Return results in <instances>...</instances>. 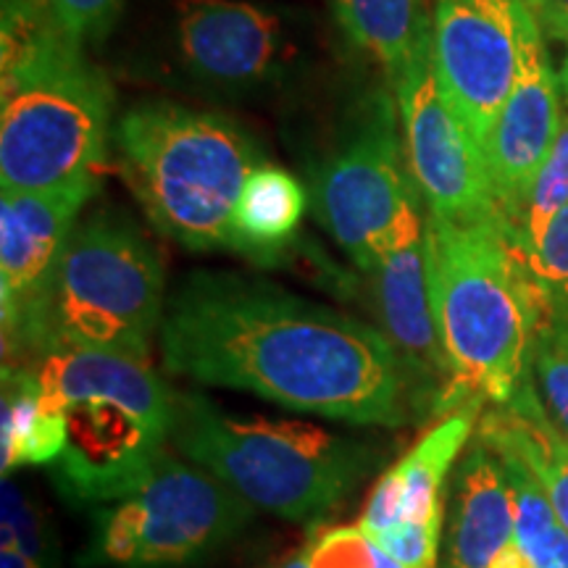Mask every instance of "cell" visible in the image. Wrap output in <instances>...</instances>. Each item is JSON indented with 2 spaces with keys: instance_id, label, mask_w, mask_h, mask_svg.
I'll list each match as a JSON object with an SVG mask.
<instances>
[{
  "instance_id": "obj_21",
  "label": "cell",
  "mask_w": 568,
  "mask_h": 568,
  "mask_svg": "<svg viewBox=\"0 0 568 568\" xmlns=\"http://www.w3.org/2000/svg\"><path fill=\"white\" fill-rule=\"evenodd\" d=\"M0 422L3 477L19 466H53L67 445V408L48 400L30 364H3Z\"/></svg>"
},
{
  "instance_id": "obj_23",
  "label": "cell",
  "mask_w": 568,
  "mask_h": 568,
  "mask_svg": "<svg viewBox=\"0 0 568 568\" xmlns=\"http://www.w3.org/2000/svg\"><path fill=\"white\" fill-rule=\"evenodd\" d=\"M568 205V103L560 113V126L552 142L548 159L531 182L527 201L518 209L516 219L506 224L508 243L514 247L516 258H521L539 234L550 224V219Z\"/></svg>"
},
{
  "instance_id": "obj_30",
  "label": "cell",
  "mask_w": 568,
  "mask_h": 568,
  "mask_svg": "<svg viewBox=\"0 0 568 568\" xmlns=\"http://www.w3.org/2000/svg\"><path fill=\"white\" fill-rule=\"evenodd\" d=\"M489 568H535V566H531V560L527 558V552L521 550V545H518L516 539H514V542H510L508 548L495 558V564L489 566Z\"/></svg>"
},
{
  "instance_id": "obj_29",
  "label": "cell",
  "mask_w": 568,
  "mask_h": 568,
  "mask_svg": "<svg viewBox=\"0 0 568 568\" xmlns=\"http://www.w3.org/2000/svg\"><path fill=\"white\" fill-rule=\"evenodd\" d=\"M527 6L542 30L568 42V0H527Z\"/></svg>"
},
{
  "instance_id": "obj_26",
  "label": "cell",
  "mask_w": 568,
  "mask_h": 568,
  "mask_svg": "<svg viewBox=\"0 0 568 568\" xmlns=\"http://www.w3.org/2000/svg\"><path fill=\"white\" fill-rule=\"evenodd\" d=\"M518 264L535 290L539 308L568 314V205L550 219Z\"/></svg>"
},
{
  "instance_id": "obj_9",
  "label": "cell",
  "mask_w": 568,
  "mask_h": 568,
  "mask_svg": "<svg viewBox=\"0 0 568 568\" xmlns=\"http://www.w3.org/2000/svg\"><path fill=\"white\" fill-rule=\"evenodd\" d=\"M416 195L414 176L400 159L393 109L379 98L361 130L318 174V222L368 274L385 255L403 209Z\"/></svg>"
},
{
  "instance_id": "obj_22",
  "label": "cell",
  "mask_w": 568,
  "mask_h": 568,
  "mask_svg": "<svg viewBox=\"0 0 568 568\" xmlns=\"http://www.w3.org/2000/svg\"><path fill=\"white\" fill-rule=\"evenodd\" d=\"M335 13L353 45L372 55L393 84L432 27L422 0H335Z\"/></svg>"
},
{
  "instance_id": "obj_10",
  "label": "cell",
  "mask_w": 568,
  "mask_h": 568,
  "mask_svg": "<svg viewBox=\"0 0 568 568\" xmlns=\"http://www.w3.org/2000/svg\"><path fill=\"white\" fill-rule=\"evenodd\" d=\"M382 335L406 372L416 416L456 410V379L439 335L429 284V245L422 193L403 209L385 255L366 274Z\"/></svg>"
},
{
  "instance_id": "obj_24",
  "label": "cell",
  "mask_w": 568,
  "mask_h": 568,
  "mask_svg": "<svg viewBox=\"0 0 568 568\" xmlns=\"http://www.w3.org/2000/svg\"><path fill=\"white\" fill-rule=\"evenodd\" d=\"M0 545L24 552L40 568H61V548L51 518L38 497L11 477H3L0 487Z\"/></svg>"
},
{
  "instance_id": "obj_2",
  "label": "cell",
  "mask_w": 568,
  "mask_h": 568,
  "mask_svg": "<svg viewBox=\"0 0 568 568\" xmlns=\"http://www.w3.org/2000/svg\"><path fill=\"white\" fill-rule=\"evenodd\" d=\"M432 303L456 379V408L503 406L531 374L539 301L503 219L453 224L426 211Z\"/></svg>"
},
{
  "instance_id": "obj_3",
  "label": "cell",
  "mask_w": 568,
  "mask_h": 568,
  "mask_svg": "<svg viewBox=\"0 0 568 568\" xmlns=\"http://www.w3.org/2000/svg\"><path fill=\"white\" fill-rule=\"evenodd\" d=\"M172 443L253 508L287 521L316 524L374 468L358 439L290 418L234 414L205 395H176Z\"/></svg>"
},
{
  "instance_id": "obj_17",
  "label": "cell",
  "mask_w": 568,
  "mask_h": 568,
  "mask_svg": "<svg viewBox=\"0 0 568 568\" xmlns=\"http://www.w3.org/2000/svg\"><path fill=\"white\" fill-rule=\"evenodd\" d=\"M516 539V508L506 468L477 437L460 456L453 477L437 568H489Z\"/></svg>"
},
{
  "instance_id": "obj_31",
  "label": "cell",
  "mask_w": 568,
  "mask_h": 568,
  "mask_svg": "<svg viewBox=\"0 0 568 568\" xmlns=\"http://www.w3.org/2000/svg\"><path fill=\"white\" fill-rule=\"evenodd\" d=\"M0 568H40V566L27 558L24 552L0 545Z\"/></svg>"
},
{
  "instance_id": "obj_14",
  "label": "cell",
  "mask_w": 568,
  "mask_h": 568,
  "mask_svg": "<svg viewBox=\"0 0 568 568\" xmlns=\"http://www.w3.org/2000/svg\"><path fill=\"white\" fill-rule=\"evenodd\" d=\"M98 193L95 174L77 176L55 187L19 190L0 197V314L3 343L40 301L63 247L90 197Z\"/></svg>"
},
{
  "instance_id": "obj_34",
  "label": "cell",
  "mask_w": 568,
  "mask_h": 568,
  "mask_svg": "<svg viewBox=\"0 0 568 568\" xmlns=\"http://www.w3.org/2000/svg\"><path fill=\"white\" fill-rule=\"evenodd\" d=\"M560 88H564V95H566V103H568V53H566L564 69H560Z\"/></svg>"
},
{
  "instance_id": "obj_6",
  "label": "cell",
  "mask_w": 568,
  "mask_h": 568,
  "mask_svg": "<svg viewBox=\"0 0 568 568\" xmlns=\"http://www.w3.org/2000/svg\"><path fill=\"white\" fill-rule=\"evenodd\" d=\"M63 30L3 53L0 184L45 190L95 174L109 151L113 88Z\"/></svg>"
},
{
  "instance_id": "obj_1",
  "label": "cell",
  "mask_w": 568,
  "mask_h": 568,
  "mask_svg": "<svg viewBox=\"0 0 568 568\" xmlns=\"http://www.w3.org/2000/svg\"><path fill=\"white\" fill-rule=\"evenodd\" d=\"M169 374L361 426L410 422L408 382L379 326L234 272H195L166 303Z\"/></svg>"
},
{
  "instance_id": "obj_4",
  "label": "cell",
  "mask_w": 568,
  "mask_h": 568,
  "mask_svg": "<svg viewBox=\"0 0 568 568\" xmlns=\"http://www.w3.org/2000/svg\"><path fill=\"white\" fill-rule=\"evenodd\" d=\"M166 314L161 253L126 216L90 213L71 232L51 282L9 343L6 361L61 347H98L148 358Z\"/></svg>"
},
{
  "instance_id": "obj_5",
  "label": "cell",
  "mask_w": 568,
  "mask_h": 568,
  "mask_svg": "<svg viewBox=\"0 0 568 568\" xmlns=\"http://www.w3.org/2000/svg\"><path fill=\"white\" fill-rule=\"evenodd\" d=\"M116 145L126 182L155 230L190 251H230L240 190L264 163L232 119L145 103L119 119Z\"/></svg>"
},
{
  "instance_id": "obj_19",
  "label": "cell",
  "mask_w": 568,
  "mask_h": 568,
  "mask_svg": "<svg viewBox=\"0 0 568 568\" xmlns=\"http://www.w3.org/2000/svg\"><path fill=\"white\" fill-rule=\"evenodd\" d=\"M481 406H485L481 400H471L445 414L443 422L432 426L406 456L389 468L400 489V524H439L443 527L447 479L477 429Z\"/></svg>"
},
{
  "instance_id": "obj_12",
  "label": "cell",
  "mask_w": 568,
  "mask_h": 568,
  "mask_svg": "<svg viewBox=\"0 0 568 568\" xmlns=\"http://www.w3.org/2000/svg\"><path fill=\"white\" fill-rule=\"evenodd\" d=\"M560 77L550 63L542 42V27L524 0L521 40H518V74L493 138L485 151V163L503 224L516 219L527 201L560 126Z\"/></svg>"
},
{
  "instance_id": "obj_15",
  "label": "cell",
  "mask_w": 568,
  "mask_h": 568,
  "mask_svg": "<svg viewBox=\"0 0 568 568\" xmlns=\"http://www.w3.org/2000/svg\"><path fill=\"white\" fill-rule=\"evenodd\" d=\"M176 45L197 80L219 88H251L284 59L282 21L245 0H180Z\"/></svg>"
},
{
  "instance_id": "obj_25",
  "label": "cell",
  "mask_w": 568,
  "mask_h": 568,
  "mask_svg": "<svg viewBox=\"0 0 568 568\" xmlns=\"http://www.w3.org/2000/svg\"><path fill=\"white\" fill-rule=\"evenodd\" d=\"M531 376L552 424L568 435V314L539 308L531 339Z\"/></svg>"
},
{
  "instance_id": "obj_27",
  "label": "cell",
  "mask_w": 568,
  "mask_h": 568,
  "mask_svg": "<svg viewBox=\"0 0 568 568\" xmlns=\"http://www.w3.org/2000/svg\"><path fill=\"white\" fill-rule=\"evenodd\" d=\"M311 568H406L361 527H337L305 548Z\"/></svg>"
},
{
  "instance_id": "obj_13",
  "label": "cell",
  "mask_w": 568,
  "mask_h": 568,
  "mask_svg": "<svg viewBox=\"0 0 568 568\" xmlns=\"http://www.w3.org/2000/svg\"><path fill=\"white\" fill-rule=\"evenodd\" d=\"M166 432L109 400L67 406V445L51 466L71 506L98 508L130 495L166 453Z\"/></svg>"
},
{
  "instance_id": "obj_18",
  "label": "cell",
  "mask_w": 568,
  "mask_h": 568,
  "mask_svg": "<svg viewBox=\"0 0 568 568\" xmlns=\"http://www.w3.org/2000/svg\"><path fill=\"white\" fill-rule=\"evenodd\" d=\"M477 437L495 453L521 460L568 531V435L545 410L535 376L529 374L508 403L479 416Z\"/></svg>"
},
{
  "instance_id": "obj_33",
  "label": "cell",
  "mask_w": 568,
  "mask_h": 568,
  "mask_svg": "<svg viewBox=\"0 0 568 568\" xmlns=\"http://www.w3.org/2000/svg\"><path fill=\"white\" fill-rule=\"evenodd\" d=\"M27 6H48V0H3V9H27Z\"/></svg>"
},
{
  "instance_id": "obj_28",
  "label": "cell",
  "mask_w": 568,
  "mask_h": 568,
  "mask_svg": "<svg viewBox=\"0 0 568 568\" xmlns=\"http://www.w3.org/2000/svg\"><path fill=\"white\" fill-rule=\"evenodd\" d=\"M124 0H48L53 19L77 45L101 40L122 13Z\"/></svg>"
},
{
  "instance_id": "obj_7",
  "label": "cell",
  "mask_w": 568,
  "mask_h": 568,
  "mask_svg": "<svg viewBox=\"0 0 568 568\" xmlns=\"http://www.w3.org/2000/svg\"><path fill=\"white\" fill-rule=\"evenodd\" d=\"M253 506L193 460L166 453L130 495L92 508L82 568H190L253 521Z\"/></svg>"
},
{
  "instance_id": "obj_20",
  "label": "cell",
  "mask_w": 568,
  "mask_h": 568,
  "mask_svg": "<svg viewBox=\"0 0 568 568\" xmlns=\"http://www.w3.org/2000/svg\"><path fill=\"white\" fill-rule=\"evenodd\" d=\"M308 209V195L293 174L272 163H258L240 190L234 205L230 251L255 264L280 261L295 240Z\"/></svg>"
},
{
  "instance_id": "obj_32",
  "label": "cell",
  "mask_w": 568,
  "mask_h": 568,
  "mask_svg": "<svg viewBox=\"0 0 568 568\" xmlns=\"http://www.w3.org/2000/svg\"><path fill=\"white\" fill-rule=\"evenodd\" d=\"M276 568H311V566H308V556H305V550H303V552H297V556H293V558L282 560V564L276 566Z\"/></svg>"
},
{
  "instance_id": "obj_8",
  "label": "cell",
  "mask_w": 568,
  "mask_h": 568,
  "mask_svg": "<svg viewBox=\"0 0 568 568\" xmlns=\"http://www.w3.org/2000/svg\"><path fill=\"white\" fill-rule=\"evenodd\" d=\"M393 88L408 169L426 211L453 224L500 219L485 155L439 88L432 27Z\"/></svg>"
},
{
  "instance_id": "obj_16",
  "label": "cell",
  "mask_w": 568,
  "mask_h": 568,
  "mask_svg": "<svg viewBox=\"0 0 568 568\" xmlns=\"http://www.w3.org/2000/svg\"><path fill=\"white\" fill-rule=\"evenodd\" d=\"M30 366L38 374L42 393L55 406L67 408L82 400L119 403L172 439L180 393L161 379L148 358L98 347H61L38 355Z\"/></svg>"
},
{
  "instance_id": "obj_11",
  "label": "cell",
  "mask_w": 568,
  "mask_h": 568,
  "mask_svg": "<svg viewBox=\"0 0 568 568\" xmlns=\"http://www.w3.org/2000/svg\"><path fill=\"white\" fill-rule=\"evenodd\" d=\"M524 0H437L432 59L447 103L485 155L518 74Z\"/></svg>"
}]
</instances>
